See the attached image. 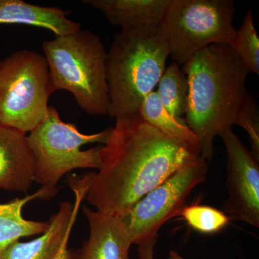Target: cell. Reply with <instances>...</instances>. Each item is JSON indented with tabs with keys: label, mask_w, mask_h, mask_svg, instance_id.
<instances>
[{
	"label": "cell",
	"mask_w": 259,
	"mask_h": 259,
	"mask_svg": "<svg viewBox=\"0 0 259 259\" xmlns=\"http://www.w3.org/2000/svg\"><path fill=\"white\" fill-rule=\"evenodd\" d=\"M139 115L161 133L176 141L189 145L201 153L200 144L183 117L171 115L163 106L156 92L149 94L140 107Z\"/></svg>",
	"instance_id": "2e32d148"
},
{
	"label": "cell",
	"mask_w": 259,
	"mask_h": 259,
	"mask_svg": "<svg viewBox=\"0 0 259 259\" xmlns=\"http://www.w3.org/2000/svg\"><path fill=\"white\" fill-rule=\"evenodd\" d=\"M156 241H152L146 244L139 245V255L140 259H155L154 248Z\"/></svg>",
	"instance_id": "44dd1931"
},
{
	"label": "cell",
	"mask_w": 259,
	"mask_h": 259,
	"mask_svg": "<svg viewBox=\"0 0 259 259\" xmlns=\"http://www.w3.org/2000/svg\"><path fill=\"white\" fill-rule=\"evenodd\" d=\"M169 55L158 24L122 29L107 54L110 117L139 113L161 79Z\"/></svg>",
	"instance_id": "3957f363"
},
{
	"label": "cell",
	"mask_w": 259,
	"mask_h": 259,
	"mask_svg": "<svg viewBox=\"0 0 259 259\" xmlns=\"http://www.w3.org/2000/svg\"><path fill=\"white\" fill-rule=\"evenodd\" d=\"M183 66L189 81L185 120L199 140L201 156L209 162L214 157V139L236 125L248 96L249 71L233 48L221 44L204 48Z\"/></svg>",
	"instance_id": "7a4b0ae2"
},
{
	"label": "cell",
	"mask_w": 259,
	"mask_h": 259,
	"mask_svg": "<svg viewBox=\"0 0 259 259\" xmlns=\"http://www.w3.org/2000/svg\"><path fill=\"white\" fill-rule=\"evenodd\" d=\"M53 93L44 56L23 49L0 60V125L31 132L47 117Z\"/></svg>",
	"instance_id": "52a82bcc"
},
{
	"label": "cell",
	"mask_w": 259,
	"mask_h": 259,
	"mask_svg": "<svg viewBox=\"0 0 259 259\" xmlns=\"http://www.w3.org/2000/svg\"><path fill=\"white\" fill-rule=\"evenodd\" d=\"M42 47L53 92H69L89 115H109L107 52L100 37L80 29L45 40Z\"/></svg>",
	"instance_id": "277c9868"
},
{
	"label": "cell",
	"mask_w": 259,
	"mask_h": 259,
	"mask_svg": "<svg viewBox=\"0 0 259 259\" xmlns=\"http://www.w3.org/2000/svg\"><path fill=\"white\" fill-rule=\"evenodd\" d=\"M227 153L224 212L231 219L259 228V163L229 128L221 135Z\"/></svg>",
	"instance_id": "9c48e42d"
},
{
	"label": "cell",
	"mask_w": 259,
	"mask_h": 259,
	"mask_svg": "<svg viewBox=\"0 0 259 259\" xmlns=\"http://www.w3.org/2000/svg\"><path fill=\"white\" fill-rule=\"evenodd\" d=\"M69 238H66L63 243L56 259H69L70 249L68 248V243H69Z\"/></svg>",
	"instance_id": "7402d4cb"
},
{
	"label": "cell",
	"mask_w": 259,
	"mask_h": 259,
	"mask_svg": "<svg viewBox=\"0 0 259 259\" xmlns=\"http://www.w3.org/2000/svg\"><path fill=\"white\" fill-rule=\"evenodd\" d=\"M199 155L139 113L117 117L102 145L101 167L84 199L97 210L122 219L140 199Z\"/></svg>",
	"instance_id": "6da1fadb"
},
{
	"label": "cell",
	"mask_w": 259,
	"mask_h": 259,
	"mask_svg": "<svg viewBox=\"0 0 259 259\" xmlns=\"http://www.w3.org/2000/svg\"><path fill=\"white\" fill-rule=\"evenodd\" d=\"M111 131L109 127L97 134H82L49 106L45 119L26 136L33 156L35 182L56 195L58 183L66 174L77 168L100 169L102 145Z\"/></svg>",
	"instance_id": "5b68a950"
},
{
	"label": "cell",
	"mask_w": 259,
	"mask_h": 259,
	"mask_svg": "<svg viewBox=\"0 0 259 259\" xmlns=\"http://www.w3.org/2000/svg\"><path fill=\"white\" fill-rule=\"evenodd\" d=\"M235 13L233 0H170L158 27L174 61L185 65L212 44L233 49Z\"/></svg>",
	"instance_id": "8992f818"
},
{
	"label": "cell",
	"mask_w": 259,
	"mask_h": 259,
	"mask_svg": "<svg viewBox=\"0 0 259 259\" xmlns=\"http://www.w3.org/2000/svg\"><path fill=\"white\" fill-rule=\"evenodd\" d=\"M35 182V166L26 134L0 125V190L27 193Z\"/></svg>",
	"instance_id": "7c38bea8"
},
{
	"label": "cell",
	"mask_w": 259,
	"mask_h": 259,
	"mask_svg": "<svg viewBox=\"0 0 259 259\" xmlns=\"http://www.w3.org/2000/svg\"><path fill=\"white\" fill-rule=\"evenodd\" d=\"M0 24L38 27L51 30L56 36L81 29V24L68 18L61 8L38 6L22 0H0Z\"/></svg>",
	"instance_id": "4fadbf2b"
},
{
	"label": "cell",
	"mask_w": 259,
	"mask_h": 259,
	"mask_svg": "<svg viewBox=\"0 0 259 259\" xmlns=\"http://www.w3.org/2000/svg\"><path fill=\"white\" fill-rule=\"evenodd\" d=\"M56 196L47 189L40 187L36 192L23 198L12 199L6 203H0V259L5 248L13 242L25 237L41 235L49 228V221H30L23 215L25 204L35 199H49Z\"/></svg>",
	"instance_id": "9a60e30c"
},
{
	"label": "cell",
	"mask_w": 259,
	"mask_h": 259,
	"mask_svg": "<svg viewBox=\"0 0 259 259\" xmlns=\"http://www.w3.org/2000/svg\"><path fill=\"white\" fill-rule=\"evenodd\" d=\"M233 49L249 73L259 74V37L253 23L252 10H248L239 30H236Z\"/></svg>",
	"instance_id": "d6986e66"
},
{
	"label": "cell",
	"mask_w": 259,
	"mask_h": 259,
	"mask_svg": "<svg viewBox=\"0 0 259 259\" xmlns=\"http://www.w3.org/2000/svg\"><path fill=\"white\" fill-rule=\"evenodd\" d=\"M95 171L84 175H71L68 185L74 194V202L63 201L59 209L49 218L45 233L30 241H17L8 245L1 259H56L65 240L72 231L82 201L95 180Z\"/></svg>",
	"instance_id": "30bf717a"
},
{
	"label": "cell",
	"mask_w": 259,
	"mask_h": 259,
	"mask_svg": "<svg viewBox=\"0 0 259 259\" xmlns=\"http://www.w3.org/2000/svg\"><path fill=\"white\" fill-rule=\"evenodd\" d=\"M208 162L201 155L186 163L148 192L122 218L133 244L157 241L162 226L180 216L191 192L207 178Z\"/></svg>",
	"instance_id": "ba28073f"
},
{
	"label": "cell",
	"mask_w": 259,
	"mask_h": 259,
	"mask_svg": "<svg viewBox=\"0 0 259 259\" xmlns=\"http://www.w3.org/2000/svg\"><path fill=\"white\" fill-rule=\"evenodd\" d=\"M236 125L246 131L253 156L259 161V111L256 103L249 95L245 98L236 120Z\"/></svg>",
	"instance_id": "ffe728a7"
},
{
	"label": "cell",
	"mask_w": 259,
	"mask_h": 259,
	"mask_svg": "<svg viewBox=\"0 0 259 259\" xmlns=\"http://www.w3.org/2000/svg\"><path fill=\"white\" fill-rule=\"evenodd\" d=\"M170 0H84L101 12L109 22L122 29L156 25Z\"/></svg>",
	"instance_id": "5bb4252c"
},
{
	"label": "cell",
	"mask_w": 259,
	"mask_h": 259,
	"mask_svg": "<svg viewBox=\"0 0 259 259\" xmlns=\"http://www.w3.org/2000/svg\"><path fill=\"white\" fill-rule=\"evenodd\" d=\"M158 96L169 113L183 117L187 112L189 100V81L180 64L173 61L165 69L158 83Z\"/></svg>",
	"instance_id": "e0dca14e"
},
{
	"label": "cell",
	"mask_w": 259,
	"mask_h": 259,
	"mask_svg": "<svg viewBox=\"0 0 259 259\" xmlns=\"http://www.w3.org/2000/svg\"><path fill=\"white\" fill-rule=\"evenodd\" d=\"M90 226L88 239L70 250L69 259H130L133 243L122 218L83 206Z\"/></svg>",
	"instance_id": "8fae6325"
},
{
	"label": "cell",
	"mask_w": 259,
	"mask_h": 259,
	"mask_svg": "<svg viewBox=\"0 0 259 259\" xmlns=\"http://www.w3.org/2000/svg\"><path fill=\"white\" fill-rule=\"evenodd\" d=\"M180 216L192 229L203 234L218 233L228 226L231 221L223 211L200 204L185 206Z\"/></svg>",
	"instance_id": "ac0fdd59"
}]
</instances>
